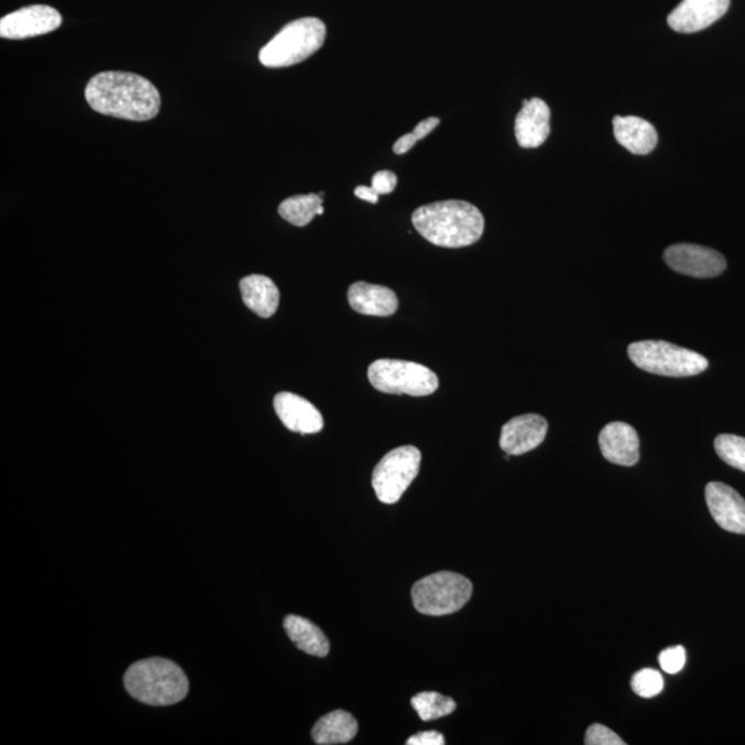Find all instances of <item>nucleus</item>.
I'll return each mask as SVG.
<instances>
[{
  "label": "nucleus",
  "mask_w": 745,
  "mask_h": 745,
  "mask_svg": "<svg viewBox=\"0 0 745 745\" xmlns=\"http://www.w3.org/2000/svg\"><path fill=\"white\" fill-rule=\"evenodd\" d=\"M85 97L92 111L101 116L146 122L161 111V92L144 76L122 70H106L89 80Z\"/></svg>",
  "instance_id": "f257e3e1"
},
{
  "label": "nucleus",
  "mask_w": 745,
  "mask_h": 745,
  "mask_svg": "<svg viewBox=\"0 0 745 745\" xmlns=\"http://www.w3.org/2000/svg\"><path fill=\"white\" fill-rule=\"evenodd\" d=\"M412 222L424 239L439 248L471 246L485 231L481 210L464 200L424 205L413 213Z\"/></svg>",
  "instance_id": "f03ea898"
},
{
  "label": "nucleus",
  "mask_w": 745,
  "mask_h": 745,
  "mask_svg": "<svg viewBox=\"0 0 745 745\" xmlns=\"http://www.w3.org/2000/svg\"><path fill=\"white\" fill-rule=\"evenodd\" d=\"M124 688L141 703L172 705L185 699L189 683L176 662L154 657L134 662L129 668L124 673Z\"/></svg>",
  "instance_id": "7ed1b4c3"
},
{
  "label": "nucleus",
  "mask_w": 745,
  "mask_h": 745,
  "mask_svg": "<svg viewBox=\"0 0 745 745\" xmlns=\"http://www.w3.org/2000/svg\"><path fill=\"white\" fill-rule=\"evenodd\" d=\"M326 25L315 18L292 21L261 48L260 63L266 68H286L306 62L324 46Z\"/></svg>",
  "instance_id": "20e7f679"
},
{
  "label": "nucleus",
  "mask_w": 745,
  "mask_h": 745,
  "mask_svg": "<svg viewBox=\"0 0 745 745\" xmlns=\"http://www.w3.org/2000/svg\"><path fill=\"white\" fill-rule=\"evenodd\" d=\"M631 361L647 373L666 377H692L709 369L700 353L667 341L646 340L628 347Z\"/></svg>",
  "instance_id": "39448f33"
},
{
  "label": "nucleus",
  "mask_w": 745,
  "mask_h": 745,
  "mask_svg": "<svg viewBox=\"0 0 745 745\" xmlns=\"http://www.w3.org/2000/svg\"><path fill=\"white\" fill-rule=\"evenodd\" d=\"M368 377L373 388L384 394L428 396L439 388V379L420 363L379 359L370 364Z\"/></svg>",
  "instance_id": "423d86ee"
},
{
  "label": "nucleus",
  "mask_w": 745,
  "mask_h": 745,
  "mask_svg": "<svg viewBox=\"0 0 745 745\" xmlns=\"http://www.w3.org/2000/svg\"><path fill=\"white\" fill-rule=\"evenodd\" d=\"M472 583L459 573L439 572L418 580L412 590L413 605L427 616H448L471 600Z\"/></svg>",
  "instance_id": "0eeeda50"
},
{
  "label": "nucleus",
  "mask_w": 745,
  "mask_h": 745,
  "mask_svg": "<svg viewBox=\"0 0 745 745\" xmlns=\"http://www.w3.org/2000/svg\"><path fill=\"white\" fill-rule=\"evenodd\" d=\"M421 453L416 446H401L380 460L372 485L380 502L398 503L420 471Z\"/></svg>",
  "instance_id": "6e6552de"
},
{
  "label": "nucleus",
  "mask_w": 745,
  "mask_h": 745,
  "mask_svg": "<svg viewBox=\"0 0 745 745\" xmlns=\"http://www.w3.org/2000/svg\"><path fill=\"white\" fill-rule=\"evenodd\" d=\"M62 24V14L56 9L46 4H32L4 15L0 20V36L12 41L30 40L51 34Z\"/></svg>",
  "instance_id": "1a4fd4ad"
},
{
  "label": "nucleus",
  "mask_w": 745,
  "mask_h": 745,
  "mask_svg": "<svg viewBox=\"0 0 745 745\" xmlns=\"http://www.w3.org/2000/svg\"><path fill=\"white\" fill-rule=\"evenodd\" d=\"M665 261L678 274L701 280L720 276L726 270V260L720 252L700 244H672L666 249Z\"/></svg>",
  "instance_id": "9d476101"
},
{
  "label": "nucleus",
  "mask_w": 745,
  "mask_h": 745,
  "mask_svg": "<svg viewBox=\"0 0 745 745\" xmlns=\"http://www.w3.org/2000/svg\"><path fill=\"white\" fill-rule=\"evenodd\" d=\"M728 7L731 0H683L668 15V25L681 34H694L722 19Z\"/></svg>",
  "instance_id": "9b49d317"
},
{
  "label": "nucleus",
  "mask_w": 745,
  "mask_h": 745,
  "mask_svg": "<svg viewBox=\"0 0 745 745\" xmlns=\"http://www.w3.org/2000/svg\"><path fill=\"white\" fill-rule=\"evenodd\" d=\"M705 502L712 518L723 530L745 535V500L733 487L722 482L709 483Z\"/></svg>",
  "instance_id": "f8f14e48"
},
{
  "label": "nucleus",
  "mask_w": 745,
  "mask_h": 745,
  "mask_svg": "<svg viewBox=\"0 0 745 745\" xmlns=\"http://www.w3.org/2000/svg\"><path fill=\"white\" fill-rule=\"evenodd\" d=\"M548 432L546 418L538 415H524L511 418L504 424L500 448L511 456L529 453L544 442Z\"/></svg>",
  "instance_id": "ddd939ff"
},
{
  "label": "nucleus",
  "mask_w": 745,
  "mask_h": 745,
  "mask_svg": "<svg viewBox=\"0 0 745 745\" xmlns=\"http://www.w3.org/2000/svg\"><path fill=\"white\" fill-rule=\"evenodd\" d=\"M600 448L612 464L633 467L640 459L638 432L627 423L607 424L600 434Z\"/></svg>",
  "instance_id": "4468645a"
},
{
  "label": "nucleus",
  "mask_w": 745,
  "mask_h": 745,
  "mask_svg": "<svg viewBox=\"0 0 745 745\" xmlns=\"http://www.w3.org/2000/svg\"><path fill=\"white\" fill-rule=\"evenodd\" d=\"M551 111L541 99L525 100L524 107L515 119L516 141L522 149H538L546 143L551 133Z\"/></svg>",
  "instance_id": "2eb2a0df"
},
{
  "label": "nucleus",
  "mask_w": 745,
  "mask_h": 745,
  "mask_svg": "<svg viewBox=\"0 0 745 745\" xmlns=\"http://www.w3.org/2000/svg\"><path fill=\"white\" fill-rule=\"evenodd\" d=\"M274 407L277 417L293 432L317 434L324 429V417L311 402L292 393L275 396Z\"/></svg>",
  "instance_id": "dca6fc26"
},
{
  "label": "nucleus",
  "mask_w": 745,
  "mask_h": 745,
  "mask_svg": "<svg viewBox=\"0 0 745 745\" xmlns=\"http://www.w3.org/2000/svg\"><path fill=\"white\" fill-rule=\"evenodd\" d=\"M348 303L353 311L369 317L387 318L398 311V297L388 287L355 282L348 291Z\"/></svg>",
  "instance_id": "f3484780"
},
{
  "label": "nucleus",
  "mask_w": 745,
  "mask_h": 745,
  "mask_svg": "<svg viewBox=\"0 0 745 745\" xmlns=\"http://www.w3.org/2000/svg\"><path fill=\"white\" fill-rule=\"evenodd\" d=\"M613 132L617 143L635 155L650 154L659 141L654 124L638 117H614Z\"/></svg>",
  "instance_id": "a211bd4d"
},
{
  "label": "nucleus",
  "mask_w": 745,
  "mask_h": 745,
  "mask_svg": "<svg viewBox=\"0 0 745 745\" xmlns=\"http://www.w3.org/2000/svg\"><path fill=\"white\" fill-rule=\"evenodd\" d=\"M243 303L260 318H271L280 307L281 293L269 276L249 275L241 284Z\"/></svg>",
  "instance_id": "6ab92c4d"
},
{
  "label": "nucleus",
  "mask_w": 745,
  "mask_h": 745,
  "mask_svg": "<svg viewBox=\"0 0 745 745\" xmlns=\"http://www.w3.org/2000/svg\"><path fill=\"white\" fill-rule=\"evenodd\" d=\"M284 625L287 635H289L293 644L298 649L306 651L307 655L317 657L329 655L330 644L328 636L324 634V631L318 625L309 622L308 618L291 614V616L285 618Z\"/></svg>",
  "instance_id": "aec40b11"
},
{
  "label": "nucleus",
  "mask_w": 745,
  "mask_h": 745,
  "mask_svg": "<svg viewBox=\"0 0 745 745\" xmlns=\"http://www.w3.org/2000/svg\"><path fill=\"white\" fill-rule=\"evenodd\" d=\"M358 733V722L350 712L337 710L320 717L313 728L314 742L319 745L350 743Z\"/></svg>",
  "instance_id": "412c9836"
},
{
  "label": "nucleus",
  "mask_w": 745,
  "mask_h": 745,
  "mask_svg": "<svg viewBox=\"0 0 745 745\" xmlns=\"http://www.w3.org/2000/svg\"><path fill=\"white\" fill-rule=\"evenodd\" d=\"M325 194L296 195L280 205L282 219L296 227H306L315 217L324 215Z\"/></svg>",
  "instance_id": "4be33fe9"
},
{
  "label": "nucleus",
  "mask_w": 745,
  "mask_h": 745,
  "mask_svg": "<svg viewBox=\"0 0 745 745\" xmlns=\"http://www.w3.org/2000/svg\"><path fill=\"white\" fill-rule=\"evenodd\" d=\"M413 709L416 710L418 716L423 721L439 720V717L448 716L456 710V701L446 698L443 694L435 692H423L412 699Z\"/></svg>",
  "instance_id": "5701e85b"
},
{
  "label": "nucleus",
  "mask_w": 745,
  "mask_h": 745,
  "mask_svg": "<svg viewBox=\"0 0 745 745\" xmlns=\"http://www.w3.org/2000/svg\"><path fill=\"white\" fill-rule=\"evenodd\" d=\"M714 446L716 454L727 465L745 472V438L737 437V435L723 434L716 437Z\"/></svg>",
  "instance_id": "b1692460"
},
{
  "label": "nucleus",
  "mask_w": 745,
  "mask_h": 745,
  "mask_svg": "<svg viewBox=\"0 0 745 745\" xmlns=\"http://www.w3.org/2000/svg\"><path fill=\"white\" fill-rule=\"evenodd\" d=\"M631 688L640 698H656L657 694H660L665 690V678L654 668H645V670L636 672L633 679H631Z\"/></svg>",
  "instance_id": "393cba45"
},
{
  "label": "nucleus",
  "mask_w": 745,
  "mask_h": 745,
  "mask_svg": "<svg viewBox=\"0 0 745 745\" xmlns=\"http://www.w3.org/2000/svg\"><path fill=\"white\" fill-rule=\"evenodd\" d=\"M687 662V650L683 646H672L662 650L659 656L661 670L667 673H678L683 670Z\"/></svg>",
  "instance_id": "a878e982"
},
{
  "label": "nucleus",
  "mask_w": 745,
  "mask_h": 745,
  "mask_svg": "<svg viewBox=\"0 0 745 745\" xmlns=\"http://www.w3.org/2000/svg\"><path fill=\"white\" fill-rule=\"evenodd\" d=\"M587 745H624L622 737L617 736L616 733L606 726L601 725V723H594L585 733Z\"/></svg>",
  "instance_id": "bb28decb"
},
{
  "label": "nucleus",
  "mask_w": 745,
  "mask_h": 745,
  "mask_svg": "<svg viewBox=\"0 0 745 745\" xmlns=\"http://www.w3.org/2000/svg\"><path fill=\"white\" fill-rule=\"evenodd\" d=\"M398 177L390 171H382L374 174L372 179L373 191L377 195H387L395 191Z\"/></svg>",
  "instance_id": "cd10ccee"
},
{
  "label": "nucleus",
  "mask_w": 745,
  "mask_h": 745,
  "mask_svg": "<svg viewBox=\"0 0 745 745\" xmlns=\"http://www.w3.org/2000/svg\"><path fill=\"white\" fill-rule=\"evenodd\" d=\"M407 745H443L445 737L442 733L437 731H428L412 736L406 742Z\"/></svg>",
  "instance_id": "c85d7f7f"
},
{
  "label": "nucleus",
  "mask_w": 745,
  "mask_h": 745,
  "mask_svg": "<svg viewBox=\"0 0 745 745\" xmlns=\"http://www.w3.org/2000/svg\"><path fill=\"white\" fill-rule=\"evenodd\" d=\"M439 118L431 117L424 119V121L418 123L415 130H413V133H415L418 141H420L426 139L429 133L434 132V130L439 127Z\"/></svg>",
  "instance_id": "c756f323"
},
{
  "label": "nucleus",
  "mask_w": 745,
  "mask_h": 745,
  "mask_svg": "<svg viewBox=\"0 0 745 745\" xmlns=\"http://www.w3.org/2000/svg\"><path fill=\"white\" fill-rule=\"evenodd\" d=\"M417 141L418 139L416 138V134L413 132L409 134L402 135V138L394 144L395 154L396 155L407 154V152H409L413 149V146L416 145Z\"/></svg>",
  "instance_id": "7c9ffc66"
},
{
  "label": "nucleus",
  "mask_w": 745,
  "mask_h": 745,
  "mask_svg": "<svg viewBox=\"0 0 745 745\" xmlns=\"http://www.w3.org/2000/svg\"><path fill=\"white\" fill-rule=\"evenodd\" d=\"M355 197L362 200H366L369 204H377L380 195L373 191L372 187H364V185H359L355 188Z\"/></svg>",
  "instance_id": "2f4dec72"
}]
</instances>
